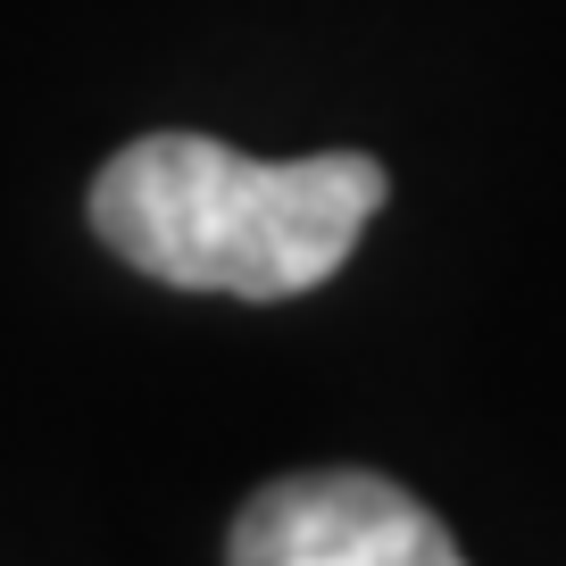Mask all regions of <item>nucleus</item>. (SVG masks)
Masks as SVG:
<instances>
[{"label": "nucleus", "mask_w": 566, "mask_h": 566, "mask_svg": "<svg viewBox=\"0 0 566 566\" xmlns=\"http://www.w3.org/2000/svg\"><path fill=\"white\" fill-rule=\"evenodd\" d=\"M391 176L367 150L242 159L209 134H142L92 184V226L134 275L176 292L292 301L358 250Z\"/></svg>", "instance_id": "f257e3e1"}, {"label": "nucleus", "mask_w": 566, "mask_h": 566, "mask_svg": "<svg viewBox=\"0 0 566 566\" xmlns=\"http://www.w3.org/2000/svg\"><path fill=\"white\" fill-rule=\"evenodd\" d=\"M233 566H467L442 516L400 483L317 467L250 492L233 516Z\"/></svg>", "instance_id": "f03ea898"}]
</instances>
